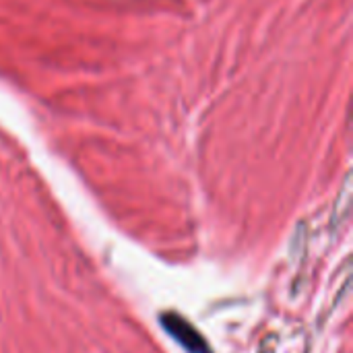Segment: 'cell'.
Wrapping results in <instances>:
<instances>
[{
	"label": "cell",
	"mask_w": 353,
	"mask_h": 353,
	"mask_svg": "<svg viewBox=\"0 0 353 353\" xmlns=\"http://www.w3.org/2000/svg\"><path fill=\"white\" fill-rule=\"evenodd\" d=\"M163 327L168 329L170 335H174L184 347H188L192 353H205L207 352V345L203 341V337L182 319H178L176 314H170L163 319Z\"/></svg>",
	"instance_id": "1"
}]
</instances>
